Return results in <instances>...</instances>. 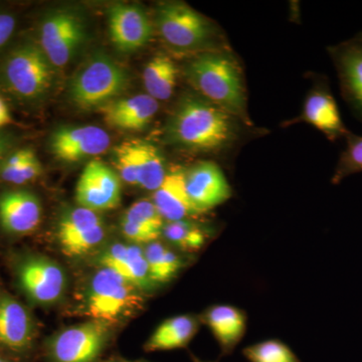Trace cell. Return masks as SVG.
I'll return each instance as SVG.
<instances>
[{
    "label": "cell",
    "mask_w": 362,
    "mask_h": 362,
    "mask_svg": "<svg viewBox=\"0 0 362 362\" xmlns=\"http://www.w3.org/2000/svg\"><path fill=\"white\" fill-rule=\"evenodd\" d=\"M302 119L322 131L330 139L346 134L334 98L323 90L312 93L307 98Z\"/></svg>",
    "instance_id": "obj_20"
},
{
    "label": "cell",
    "mask_w": 362,
    "mask_h": 362,
    "mask_svg": "<svg viewBox=\"0 0 362 362\" xmlns=\"http://www.w3.org/2000/svg\"><path fill=\"white\" fill-rule=\"evenodd\" d=\"M54 68L40 45L25 42L7 54L0 78L13 96L21 101H35L51 87Z\"/></svg>",
    "instance_id": "obj_3"
},
{
    "label": "cell",
    "mask_w": 362,
    "mask_h": 362,
    "mask_svg": "<svg viewBox=\"0 0 362 362\" xmlns=\"http://www.w3.org/2000/svg\"><path fill=\"white\" fill-rule=\"evenodd\" d=\"M105 233H106V230H105L104 226L102 225L59 245H61L64 252L68 256H82L86 252L95 249L104 240Z\"/></svg>",
    "instance_id": "obj_32"
},
{
    "label": "cell",
    "mask_w": 362,
    "mask_h": 362,
    "mask_svg": "<svg viewBox=\"0 0 362 362\" xmlns=\"http://www.w3.org/2000/svg\"><path fill=\"white\" fill-rule=\"evenodd\" d=\"M250 362H300L285 343L272 339L256 343L244 349Z\"/></svg>",
    "instance_id": "obj_28"
},
{
    "label": "cell",
    "mask_w": 362,
    "mask_h": 362,
    "mask_svg": "<svg viewBox=\"0 0 362 362\" xmlns=\"http://www.w3.org/2000/svg\"><path fill=\"white\" fill-rule=\"evenodd\" d=\"M122 197L120 176L101 160L86 165L76 187L78 206L98 213L115 209Z\"/></svg>",
    "instance_id": "obj_9"
},
{
    "label": "cell",
    "mask_w": 362,
    "mask_h": 362,
    "mask_svg": "<svg viewBox=\"0 0 362 362\" xmlns=\"http://www.w3.org/2000/svg\"><path fill=\"white\" fill-rule=\"evenodd\" d=\"M18 274L23 291L37 303H54L65 290V273L51 259L42 257L25 259L18 268Z\"/></svg>",
    "instance_id": "obj_12"
},
{
    "label": "cell",
    "mask_w": 362,
    "mask_h": 362,
    "mask_svg": "<svg viewBox=\"0 0 362 362\" xmlns=\"http://www.w3.org/2000/svg\"><path fill=\"white\" fill-rule=\"evenodd\" d=\"M108 23L112 42L120 51H136L151 39V21L141 7L134 4H117L111 6Z\"/></svg>",
    "instance_id": "obj_13"
},
{
    "label": "cell",
    "mask_w": 362,
    "mask_h": 362,
    "mask_svg": "<svg viewBox=\"0 0 362 362\" xmlns=\"http://www.w3.org/2000/svg\"><path fill=\"white\" fill-rule=\"evenodd\" d=\"M14 140L11 136L0 133V164L4 160V158L9 153H11V149L13 148Z\"/></svg>",
    "instance_id": "obj_36"
},
{
    "label": "cell",
    "mask_w": 362,
    "mask_h": 362,
    "mask_svg": "<svg viewBox=\"0 0 362 362\" xmlns=\"http://www.w3.org/2000/svg\"><path fill=\"white\" fill-rule=\"evenodd\" d=\"M204 320L225 354L233 351L247 329L246 314L230 305L211 307L204 313Z\"/></svg>",
    "instance_id": "obj_19"
},
{
    "label": "cell",
    "mask_w": 362,
    "mask_h": 362,
    "mask_svg": "<svg viewBox=\"0 0 362 362\" xmlns=\"http://www.w3.org/2000/svg\"><path fill=\"white\" fill-rule=\"evenodd\" d=\"M158 108V101L145 94L114 100L101 109L104 120L112 127L140 130L148 125Z\"/></svg>",
    "instance_id": "obj_16"
},
{
    "label": "cell",
    "mask_w": 362,
    "mask_h": 362,
    "mask_svg": "<svg viewBox=\"0 0 362 362\" xmlns=\"http://www.w3.org/2000/svg\"><path fill=\"white\" fill-rule=\"evenodd\" d=\"M362 171V137L352 136L349 146L340 159L333 181L338 182L352 173Z\"/></svg>",
    "instance_id": "obj_31"
},
{
    "label": "cell",
    "mask_w": 362,
    "mask_h": 362,
    "mask_svg": "<svg viewBox=\"0 0 362 362\" xmlns=\"http://www.w3.org/2000/svg\"><path fill=\"white\" fill-rule=\"evenodd\" d=\"M187 76L206 101L251 124L242 71L230 52L213 51L195 57L187 66Z\"/></svg>",
    "instance_id": "obj_2"
},
{
    "label": "cell",
    "mask_w": 362,
    "mask_h": 362,
    "mask_svg": "<svg viewBox=\"0 0 362 362\" xmlns=\"http://www.w3.org/2000/svg\"><path fill=\"white\" fill-rule=\"evenodd\" d=\"M123 221L144 226L161 235L163 226L165 225L164 218H162L156 204L148 199H142L133 204L126 211Z\"/></svg>",
    "instance_id": "obj_29"
},
{
    "label": "cell",
    "mask_w": 362,
    "mask_h": 362,
    "mask_svg": "<svg viewBox=\"0 0 362 362\" xmlns=\"http://www.w3.org/2000/svg\"><path fill=\"white\" fill-rule=\"evenodd\" d=\"M115 164L119 175L126 183L137 185L138 160L135 140L124 142L116 147Z\"/></svg>",
    "instance_id": "obj_30"
},
{
    "label": "cell",
    "mask_w": 362,
    "mask_h": 362,
    "mask_svg": "<svg viewBox=\"0 0 362 362\" xmlns=\"http://www.w3.org/2000/svg\"><path fill=\"white\" fill-rule=\"evenodd\" d=\"M142 298L137 288L109 269L102 268L92 279L88 292L87 312L93 320L115 322L138 308Z\"/></svg>",
    "instance_id": "obj_5"
},
{
    "label": "cell",
    "mask_w": 362,
    "mask_h": 362,
    "mask_svg": "<svg viewBox=\"0 0 362 362\" xmlns=\"http://www.w3.org/2000/svg\"><path fill=\"white\" fill-rule=\"evenodd\" d=\"M197 362H202V361H197Z\"/></svg>",
    "instance_id": "obj_39"
},
{
    "label": "cell",
    "mask_w": 362,
    "mask_h": 362,
    "mask_svg": "<svg viewBox=\"0 0 362 362\" xmlns=\"http://www.w3.org/2000/svg\"><path fill=\"white\" fill-rule=\"evenodd\" d=\"M102 268L115 272L137 289H149L153 286L149 277L144 251L138 246L114 244L100 258Z\"/></svg>",
    "instance_id": "obj_15"
},
{
    "label": "cell",
    "mask_w": 362,
    "mask_h": 362,
    "mask_svg": "<svg viewBox=\"0 0 362 362\" xmlns=\"http://www.w3.org/2000/svg\"><path fill=\"white\" fill-rule=\"evenodd\" d=\"M110 143L108 133L97 126L62 127L52 133L49 148L59 160L78 162L101 156Z\"/></svg>",
    "instance_id": "obj_10"
},
{
    "label": "cell",
    "mask_w": 362,
    "mask_h": 362,
    "mask_svg": "<svg viewBox=\"0 0 362 362\" xmlns=\"http://www.w3.org/2000/svg\"><path fill=\"white\" fill-rule=\"evenodd\" d=\"M102 225H103V221L96 211L81 206L68 211L62 216L59 223L58 239L59 244Z\"/></svg>",
    "instance_id": "obj_27"
},
{
    "label": "cell",
    "mask_w": 362,
    "mask_h": 362,
    "mask_svg": "<svg viewBox=\"0 0 362 362\" xmlns=\"http://www.w3.org/2000/svg\"><path fill=\"white\" fill-rule=\"evenodd\" d=\"M127 84L128 76L122 66L105 54H96L74 75L69 94L80 108H102L114 101Z\"/></svg>",
    "instance_id": "obj_4"
},
{
    "label": "cell",
    "mask_w": 362,
    "mask_h": 362,
    "mask_svg": "<svg viewBox=\"0 0 362 362\" xmlns=\"http://www.w3.org/2000/svg\"><path fill=\"white\" fill-rule=\"evenodd\" d=\"M108 324L92 320L59 332L49 344L54 362H93L109 335Z\"/></svg>",
    "instance_id": "obj_8"
},
{
    "label": "cell",
    "mask_w": 362,
    "mask_h": 362,
    "mask_svg": "<svg viewBox=\"0 0 362 362\" xmlns=\"http://www.w3.org/2000/svg\"><path fill=\"white\" fill-rule=\"evenodd\" d=\"M13 123V117L4 100L0 97V128Z\"/></svg>",
    "instance_id": "obj_37"
},
{
    "label": "cell",
    "mask_w": 362,
    "mask_h": 362,
    "mask_svg": "<svg viewBox=\"0 0 362 362\" xmlns=\"http://www.w3.org/2000/svg\"><path fill=\"white\" fill-rule=\"evenodd\" d=\"M156 21L162 39L175 49L202 47L216 37L211 21L182 2L159 4Z\"/></svg>",
    "instance_id": "obj_6"
},
{
    "label": "cell",
    "mask_w": 362,
    "mask_h": 362,
    "mask_svg": "<svg viewBox=\"0 0 362 362\" xmlns=\"http://www.w3.org/2000/svg\"><path fill=\"white\" fill-rule=\"evenodd\" d=\"M135 146L138 160L137 185L156 192L168 173L160 150L152 143L141 140H135Z\"/></svg>",
    "instance_id": "obj_23"
},
{
    "label": "cell",
    "mask_w": 362,
    "mask_h": 362,
    "mask_svg": "<svg viewBox=\"0 0 362 362\" xmlns=\"http://www.w3.org/2000/svg\"><path fill=\"white\" fill-rule=\"evenodd\" d=\"M122 232L128 240L136 244L148 245L150 243L156 242L161 235V233L127 221H122Z\"/></svg>",
    "instance_id": "obj_34"
},
{
    "label": "cell",
    "mask_w": 362,
    "mask_h": 362,
    "mask_svg": "<svg viewBox=\"0 0 362 362\" xmlns=\"http://www.w3.org/2000/svg\"><path fill=\"white\" fill-rule=\"evenodd\" d=\"M42 173V163L37 154H33L28 161L25 162L13 175L7 176L4 181L16 185H25L40 177Z\"/></svg>",
    "instance_id": "obj_33"
},
{
    "label": "cell",
    "mask_w": 362,
    "mask_h": 362,
    "mask_svg": "<svg viewBox=\"0 0 362 362\" xmlns=\"http://www.w3.org/2000/svg\"><path fill=\"white\" fill-rule=\"evenodd\" d=\"M84 37L80 16L71 11H58L42 21L39 45L54 68H63L74 58Z\"/></svg>",
    "instance_id": "obj_7"
},
{
    "label": "cell",
    "mask_w": 362,
    "mask_h": 362,
    "mask_svg": "<svg viewBox=\"0 0 362 362\" xmlns=\"http://www.w3.org/2000/svg\"><path fill=\"white\" fill-rule=\"evenodd\" d=\"M16 21L13 14L0 11V47L11 40L16 30Z\"/></svg>",
    "instance_id": "obj_35"
},
{
    "label": "cell",
    "mask_w": 362,
    "mask_h": 362,
    "mask_svg": "<svg viewBox=\"0 0 362 362\" xmlns=\"http://www.w3.org/2000/svg\"><path fill=\"white\" fill-rule=\"evenodd\" d=\"M0 362H8V361H4V359H2L1 357H0Z\"/></svg>",
    "instance_id": "obj_38"
},
{
    "label": "cell",
    "mask_w": 362,
    "mask_h": 362,
    "mask_svg": "<svg viewBox=\"0 0 362 362\" xmlns=\"http://www.w3.org/2000/svg\"><path fill=\"white\" fill-rule=\"evenodd\" d=\"M162 235L185 252L199 251L206 242V233L201 226L187 220L168 221L163 226Z\"/></svg>",
    "instance_id": "obj_26"
},
{
    "label": "cell",
    "mask_w": 362,
    "mask_h": 362,
    "mask_svg": "<svg viewBox=\"0 0 362 362\" xmlns=\"http://www.w3.org/2000/svg\"><path fill=\"white\" fill-rule=\"evenodd\" d=\"M188 197L201 214L232 197V187L223 170L211 161H201L185 171Z\"/></svg>",
    "instance_id": "obj_11"
},
{
    "label": "cell",
    "mask_w": 362,
    "mask_h": 362,
    "mask_svg": "<svg viewBox=\"0 0 362 362\" xmlns=\"http://www.w3.org/2000/svg\"><path fill=\"white\" fill-rule=\"evenodd\" d=\"M149 277L153 284H164L180 273L185 262L176 252L159 242L150 243L144 251Z\"/></svg>",
    "instance_id": "obj_24"
},
{
    "label": "cell",
    "mask_w": 362,
    "mask_h": 362,
    "mask_svg": "<svg viewBox=\"0 0 362 362\" xmlns=\"http://www.w3.org/2000/svg\"><path fill=\"white\" fill-rule=\"evenodd\" d=\"M199 330L197 318L180 315L162 322L145 345L147 351H164L187 346Z\"/></svg>",
    "instance_id": "obj_21"
},
{
    "label": "cell",
    "mask_w": 362,
    "mask_h": 362,
    "mask_svg": "<svg viewBox=\"0 0 362 362\" xmlns=\"http://www.w3.org/2000/svg\"><path fill=\"white\" fill-rule=\"evenodd\" d=\"M235 117L204 98H182L168 124V140L173 144L199 152L228 148L238 139Z\"/></svg>",
    "instance_id": "obj_1"
},
{
    "label": "cell",
    "mask_w": 362,
    "mask_h": 362,
    "mask_svg": "<svg viewBox=\"0 0 362 362\" xmlns=\"http://www.w3.org/2000/svg\"><path fill=\"white\" fill-rule=\"evenodd\" d=\"M152 202L164 221L187 220L188 216L199 214L188 197L185 171L166 173L160 187L154 192Z\"/></svg>",
    "instance_id": "obj_17"
},
{
    "label": "cell",
    "mask_w": 362,
    "mask_h": 362,
    "mask_svg": "<svg viewBox=\"0 0 362 362\" xmlns=\"http://www.w3.org/2000/svg\"><path fill=\"white\" fill-rule=\"evenodd\" d=\"M338 68L343 85L362 112V45H349L338 54Z\"/></svg>",
    "instance_id": "obj_25"
},
{
    "label": "cell",
    "mask_w": 362,
    "mask_h": 362,
    "mask_svg": "<svg viewBox=\"0 0 362 362\" xmlns=\"http://www.w3.org/2000/svg\"><path fill=\"white\" fill-rule=\"evenodd\" d=\"M142 78L149 96L156 101H165L175 92L177 69L168 56L158 54L145 66Z\"/></svg>",
    "instance_id": "obj_22"
},
{
    "label": "cell",
    "mask_w": 362,
    "mask_h": 362,
    "mask_svg": "<svg viewBox=\"0 0 362 362\" xmlns=\"http://www.w3.org/2000/svg\"><path fill=\"white\" fill-rule=\"evenodd\" d=\"M32 317L18 300L0 296V344L13 350L25 349L32 340Z\"/></svg>",
    "instance_id": "obj_18"
},
{
    "label": "cell",
    "mask_w": 362,
    "mask_h": 362,
    "mask_svg": "<svg viewBox=\"0 0 362 362\" xmlns=\"http://www.w3.org/2000/svg\"><path fill=\"white\" fill-rule=\"evenodd\" d=\"M39 197L26 190H11L0 194V226L13 235L33 232L42 221Z\"/></svg>",
    "instance_id": "obj_14"
}]
</instances>
